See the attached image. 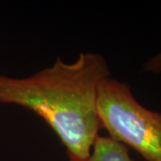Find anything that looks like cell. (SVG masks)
Masks as SVG:
<instances>
[{
  "label": "cell",
  "instance_id": "1",
  "mask_svg": "<svg viewBox=\"0 0 161 161\" xmlns=\"http://www.w3.org/2000/svg\"><path fill=\"white\" fill-rule=\"evenodd\" d=\"M109 77L100 54L81 53L70 64L58 58L52 66L26 78L0 75V102L32 111L58 135L68 158L84 160L102 128L97 109L98 88Z\"/></svg>",
  "mask_w": 161,
  "mask_h": 161
},
{
  "label": "cell",
  "instance_id": "2",
  "mask_svg": "<svg viewBox=\"0 0 161 161\" xmlns=\"http://www.w3.org/2000/svg\"><path fill=\"white\" fill-rule=\"evenodd\" d=\"M97 109L110 138L131 148L146 161H161V113L144 108L130 86L107 78L99 85Z\"/></svg>",
  "mask_w": 161,
  "mask_h": 161
},
{
  "label": "cell",
  "instance_id": "3",
  "mask_svg": "<svg viewBox=\"0 0 161 161\" xmlns=\"http://www.w3.org/2000/svg\"><path fill=\"white\" fill-rule=\"evenodd\" d=\"M69 158L68 161H134L129 154V149L114 139L98 135L92 146L89 158L84 160Z\"/></svg>",
  "mask_w": 161,
  "mask_h": 161
},
{
  "label": "cell",
  "instance_id": "4",
  "mask_svg": "<svg viewBox=\"0 0 161 161\" xmlns=\"http://www.w3.org/2000/svg\"><path fill=\"white\" fill-rule=\"evenodd\" d=\"M143 70L147 73L159 74L161 73V52L144 64Z\"/></svg>",
  "mask_w": 161,
  "mask_h": 161
}]
</instances>
